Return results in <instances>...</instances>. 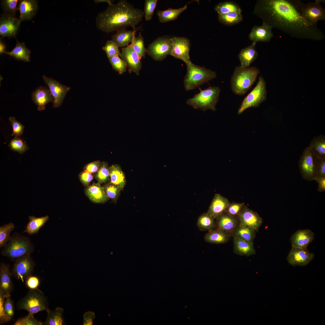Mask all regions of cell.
Wrapping results in <instances>:
<instances>
[{"label":"cell","instance_id":"6da1fadb","mask_svg":"<svg viewBox=\"0 0 325 325\" xmlns=\"http://www.w3.org/2000/svg\"><path fill=\"white\" fill-rule=\"evenodd\" d=\"M299 0H258L253 13L263 22L292 38L320 41L325 36L317 25L309 23L302 11Z\"/></svg>","mask_w":325,"mask_h":325},{"label":"cell","instance_id":"7a4b0ae2","mask_svg":"<svg viewBox=\"0 0 325 325\" xmlns=\"http://www.w3.org/2000/svg\"><path fill=\"white\" fill-rule=\"evenodd\" d=\"M144 16L143 10L134 8L126 0H121L108 5L105 11L98 13L96 24L99 29L106 33L125 29L127 26L135 30Z\"/></svg>","mask_w":325,"mask_h":325},{"label":"cell","instance_id":"3957f363","mask_svg":"<svg viewBox=\"0 0 325 325\" xmlns=\"http://www.w3.org/2000/svg\"><path fill=\"white\" fill-rule=\"evenodd\" d=\"M259 73V69L255 66L244 68L236 67L231 80L232 91L239 95L245 94L255 81Z\"/></svg>","mask_w":325,"mask_h":325},{"label":"cell","instance_id":"277c9868","mask_svg":"<svg viewBox=\"0 0 325 325\" xmlns=\"http://www.w3.org/2000/svg\"><path fill=\"white\" fill-rule=\"evenodd\" d=\"M187 72L184 80L185 90L189 91L195 89L201 85L217 77L216 72L193 63L191 61L186 64Z\"/></svg>","mask_w":325,"mask_h":325},{"label":"cell","instance_id":"5b68a950","mask_svg":"<svg viewBox=\"0 0 325 325\" xmlns=\"http://www.w3.org/2000/svg\"><path fill=\"white\" fill-rule=\"evenodd\" d=\"M34 250V246L29 238L15 233L11 236L10 241L4 247L1 253L11 259L16 260L25 255H30Z\"/></svg>","mask_w":325,"mask_h":325},{"label":"cell","instance_id":"8992f818","mask_svg":"<svg viewBox=\"0 0 325 325\" xmlns=\"http://www.w3.org/2000/svg\"><path fill=\"white\" fill-rule=\"evenodd\" d=\"M200 92L193 97L188 99L186 101L188 105L195 109H200L204 111L210 110H216V106L221 91L218 86H210L202 90L199 88Z\"/></svg>","mask_w":325,"mask_h":325},{"label":"cell","instance_id":"52a82bcc","mask_svg":"<svg viewBox=\"0 0 325 325\" xmlns=\"http://www.w3.org/2000/svg\"><path fill=\"white\" fill-rule=\"evenodd\" d=\"M17 307L18 310H26L34 315L48 308L47 298L38 288L29 289L26 295L18 302Z\"/></svg>","mask_w":325,"mask_h":325},{"label":"cell","instance_id":"ba28073f","mask_svg":"<svg viewBox=\"0 0 325 325\" xmlns=\"http://www.w3.org/2000/svg\"><path fill=\"white\" fill-rule=\"evenodd\" d=\"M267 98L266 83L263 78L260 76L254 89L244 98L238 111V114L242 113L250 107H257Z\"/></svg>","mask_w":325,"mask_h":325},{"label":"cell","instance_id":"9c48e42d","mask_svg":"<svg viewBox=\"0 0 325 325\" xmlns=\"http://www.w3.org/2000/svg\"><path fill=\"white\" fill-rule=\"evenodd\" d=\"M318 159L309 147L304 149L299 162V170L303 178L312 181L317 177Z\"/></svg>","mask_w":325,"mask_h":325},{"label":"cell","instance_id":"30bf717a","mask_svg":"<svg viewBox=\"0 0 325 325\" xmlns=\"http://www.w3.org/2000/svg\"><path fill=\"white\" fill-rule=\"evenodd\" d=\"M172 46L171 38L166 36L158 37L150 44L146 52L154 60L162 61L170 55Z\"/></svg>","mask_w":325,"mask_h":325},{"label":"cell","instance_id":"8fae6325","mask_svg":"<svg viewBox=\"0 0 325 325\" xmlns=\"http://www.w3.org/2000/svg\"><path fill=\"white\" fill-rule=\"evenodd\" d=\"M35 266L30 255L19 258L16 260L11 271L12 276L23 282L27 277L32 275Z\"/></svg>","mask_w":325,"mask_h":325},{"label":"cell","instance_id":"7c38bea8","mask_svg":"<svg viewBox=\"0 0 325 325\" xmlns=\"http://www.w3.org/2000/svg\"><path fill=\"white\" fill-rule=\"evenodd\" d=\"M324 0H315L314 2L303 3L302 11L305 19L310 24L317 25V22L325 20V10L320 5Z\"/></svg>","mask_w":325,"mask_h":325},{"label":"cell","instance_id":"4fadbf2b","mask_svg":"<svg viewBox=\"0 0 325 325\" xmlns=\"http://www.w3.org/2000/svg\"><path fill=\"white\" fill-rule=\"evenodd\" d=\"M171 39L172 46L169 55L181 60L185 64L191 61L189 56L190 40L186 37L177 36L172 37Z\"/></svg>","mask_w":325,"mask_h":325},{"label":"cell","instance_id":"5bb4252c","mask_svg":"<svg viewBox=\"0 0 325 325\" xmlns=\"http://www.w3.org/2000/svg\"><path fill=\"white\" fill-rule=\"evenodd\" d=\"M42 77L54 97V107H60L62 105L67 93L70 90V88L63 85L54 79L48 77L45 75H43Z\"/></svg>","mask_w":325,"mask_h":325},{"label":"cell","instance_id":"9a60e30c","mask_svg":"<svg viewBox=\"0 0 325 325\" xmlns=\"http://www.w3.org/2000/svg\"><path fill=\"white\" fill-rule=\"evenodd\" d=\"M21 21L15 16L3 14L0 19V35L2 37H15Z\"/></svg>","mask_w":325,"mask_h":325},{"label":"cell","instance_id":"2e32d148","mask_svg":"<svg viewBox=\"0 0 325 325\" xmlns=\"http://www.w3.org/2000/svg\"><path fill=\"white\" fill-rule=\"evenodd\" d=\"M122 52L119 55L125 62L129 73L133 72L138 75L142 67L141 58L134 50L131 43L122 48Z\"/></svg>","mask_w":325,"mask_h":325},{"label":"cell","instance_id":"e0dca14e","mask_svg":"<svg viewBox=\"0 0 325 325\" xmlns=\"http://www.w3.org/2000/svg\"><path fill=\"white\" fill-rule=\"evenodd\" d=\"M314 254L307 249L292 247L287 257L288 263L293 266H305L314 258Z\"/></svg>","mask_w":325,"mask_h":325},{"label":"cell","instance_id":"ac0fdd59","mask_svg":"<svg viewBox=\"0 0 325 325\" xmlns=\"http://www.w3.org/2000/svg\"><path fill=\"white\" fill-rule=\"evenodd\" d=\"M240 225L250 227L258 231L262 222V218L247 206L243 207L239 215Z\"/></svg>","mask_w":325,"mask_h":325},{"label":"cell","instance_id":"d6986e66","mask_svg":"<svg viewBox=\"0 0 325 325\" xmlns=\"http://www.w3.org/2000/svg\"><path fill=\"white\" fill-rule=\"evenodd\" d=\"M14 308L11 295H6L0 290V323L8 322L14 317Z\"/></svg>","mask_w":325,"mask_h":325},{"label":"cell","instance_id":"ffe728a7","mask_svg":"<svg viewBox=\"0 0 325 325\" xmlns=\"http://www.w3.org/2000/svg\"><path fill=\"white\" fill-rule=\"evenodd\" d=\"M32 98L37 106L39 111L45 110V106L48 103L54 101V98L49 88L43 86H40L32 92Z\"/></svg>","mask_w":325,"mask_h":325},{"label":"cell","instance_id":"44dd1931","mask_svg":"<svg viewBox=\"0 0 325 325\" xmlns=\"http://www.w3.org/2000/svg\"><path fill=\"white\" fill-rule=\"evenodd\" d=\"M273 28L268 24L263 22L262 25L254 26L249 33V39L252 42H268L274 36L272 29Z\"/></svg>","mask_w":325,"mask_h":325},{"label":"cell","instance_id":"7402d4cb","mask_svg":"<svg viewBox=\"0 0 325 325\" xmlns=\"http://www.w3.org/2000/svg\"><path fill=\"white\" fill-rule=\"evenodd\" d=\"M314 238V233L309 229L298 230L294 233L290 238L292 247L307 249Z\"/></svg>","mask_w":325,"mask_h":325},{"label":"cell","instance_id":"603a6c76","mask_svg":"<svg viewBox=\"0 0 325 325\" xmlns=\"http://www.w3.org/2000/svg\"><path fill=\"white\" fill-rule=\"evenodd\" d=\"M18 10L21 22L31 20L35 15L38 8V1L35 0H18Z\"/></svg>","mask_w":325,"mask_h":325},{"label":"cell","instance_id":"cb8c5ba5","mask_svg":"<svg viewBox=\"0 0 325 325\" xmlns=\"http://www.w3.org/2000/svg\"><path fill=\"white\" fill-rule=\"evenodd\" d=\"M228 199L218 193L216 194L208 209L207 213L214 218L224 214L229 204Z\"/></svg>","mask_w":325,"mask_h":325},{"label":"cell","instance_id":"d4e9b609","mask_svg":"<svg viewBox=\"0 0 325 325\" xmlns=\"http://www.w3.org/2000/svg\"><path fill=\"white\" fill-rule=\"evenodd\" d=\"M85 195L92 202L97 203H103L109 198L104 192V188L100 184L94 182L85 189Z\"/></svg>","mask_w":325,"mask_h":325},{"label":"cell","instance_id":"484cf974","mask_svg":"<svg viewBox=\"0 0 325 325\" xmlns=\"http://www.w3.org/2000/svg\"><path fill=\"white\" fill-rule=\"evenodd\" d=\"M10 265L1 263L0 265V290L6 295L10 294L13 289V285Z\"/></svg>","mask_w":325,"mask_h":325},{"label":"cell","instance_id":"4316f807","mask_svg":"<svg viewBox=\"0 0 325 325\" xmlns=\"http://www.w3.org/2000/svg\"><path fill=\"white\" fill-rule=\"evenodd\" d=\"M256 43L252 42L249 46L242 49L240 52L238 57L242 68L249 67L257 58L258 53L256 50Z\"/></svg>","mask_w":325,"mask_h":325},{"label":"cell","instance_id":"83f0119b","mask_svg":"<svg viewBox=\"0 0 325 325\" xmlns=\"http://www.w3.org/2000/svg\"><path fill=\"white\" fill-rule=\"evenodd\" d=\"M234 252L237 255L249 256L256 253L253 243L234 237Z\"/></svg>","mask_w":325,"mask_h":325},{"label":"cell","instance_id":"f1b7e54d","mask_svg":"<svg viewBox=\"0 0 325 325\" xmlns=\"http://www.w3.org/2000/svg\"><path fill=\"white\" fill-rule=\"evenodd\" d=\"M137 30V29L128 30L123 29L118 30L112 36L111 40L118 47L127 46L132 42Z\"/></svg>","mask_w":325,"mask_h":325},{"label":"cell","instance_id":"f546056e","mask_svg":"<svg viewBox=\"0 0 325 325\" xmlns=\"http://www.w3.org/2000/svg\"><path fill=\"white\" fill-rule=\"evenodd\" d=\"M16 46L10 52L5 51L4 53L9 55L15 59L25 62L30 61V50L28 49L23 42H19L17 40Z\"/></svg>","mask_w":325,"mask_h":325},{"label":"cell","instance_id":"4dcf8cb0","mask_svg":"<svg viewBox=\"0 0 325 325\" xmlns=\"http://www.w3.org/2000/svg\"><path fill=\"white\" fill-rule=\"evenodd\" d=\"M229 233L219 228L210 230L205 236L206 242L211 243L220 244L227 243L229 239Z\"/></svg>","mask_w":325,"mask_h":325},{"label":"cell","instance_id":"1f68e13d","mask_svg":"<svg viewBox=\"0 0 325 325\" xmlns=\"http://www.w3.org/2000/svg\"><path fill=\"white\" fill-rule=\"evenodd\" d=\"M110 182L115 185L122 190L126 184L124 173L118 165H113L110 167Z\"/></svg>","mask_w":325,"mask_h":325},{"label":"cell","instance_id":"d6a6232c","mask_svg":"<svg viewBox=\"0 0 325 325\" xmlns=\"http://www.w3.org/2000/svg\"><path fill=\"white\" fill-rule=\"evenodd\" d=\"M29 221L23 232L27 233L29 235L37 234L49 219L48 215L40 217L33 216H29Z\"/></svg>","mask_w":325,"mask_h":325},{"label":"cell","instance_id":"836d02e7","mask_svg":"<svg viewBox=\"0 0 325 325\" xmlns=\"http://www.w3.org/2000/svg\"><path fill=\"white\" fill-rule=\"evenodd\" d=\"M187 8L186 5L178 9L168 8L165 10H158L157 14L159 21L161 23H165L176 19Z\"/></svg>","mask_w":325,"mask_h":325},{"label":"cell","instance_id":"e575fe53","mask_svg":"<svg viewBox=\"0 0 325 325\" xmlns=\"http://www.w3.org/2000/svg\"><path fill=\"white\" fill-rule=\"evenodd\" d=\"M47 317L44 324L45 325H65L63 317V309L58 307L54 311H51L48 308L46 311Z\"/></svg>","mask_w":325,"mask_h":325},{"label":"cell","instance_id":"d590c367","mask_svg":"<svg viewBox=\"0 0 325 325\" xmlns=\"http://www.w3.org/2000/svg\"><path fill=\"white\" fill-rule=\"evenodd\" d=\"M313 153L319 159L325 158V137L320 135L314 137L308 146Z\"/></svg>","mask_w":325,"mask_h":325},{"label":"cell","instance_id":"8d00e7d4","mask_svg":"<svg viewBox=\"0 0 325 325\" xmlns=\"http://www.w3.org/2000/svg\"><path fill=\"white\" fill-rule=\"evenodd\" d=\"M218 228L229 233L233 232L237 226L236 219L228 214H223L218 218Z\"/></svg>","mask_w":325,"mask_h":325},{"label":"cell","instance_id":"74e56055","mask_svg":"<svg viewBox=\"0 0 325 325\" xmlns=\"http://www.w3.org/2000/svg\"><path fill=\"white\" fill-rule=\"evenodd\" d=\"M256 231L247 226L240 224L233 232L234 237L253 243Z\"/></svg>","mask_w":325,"mask_h":325},{"label":"cell","instance_id":"f35d334b","mask_svg":"<svg viewBox=\"0 0 325 325\" xmlns=\"http://www.w3.org/2000/svg\"><path fill=\"white\" fill-rule=\"evenodd\" d=\"M215 10L218 14H224L231 12L242 13V10L235 2L226 1L220 2L215 7Z\"/></svg>","mask_w":325,"mask_h":325},{"label":"cell","instance_id":"ab89813d","mask_svg":"<svg viewBox=\"0 0 325 325\" xmlns=\"http://www.w3.org/2000/svg\"><path fill=\"white\" fill-rule=\"evenodd\" d=\"M218 21L223 24L231 26L237 24L243 20L242 13L231 12L224 14H218Z\"/></svg>","mask_w":325,"mask_h":325},{"label":"cell","instance_id":"60d3db41","mask_svg":"<svg viewBox=\"0 0 325 325\" xmlns=\"http://www.w3.org/2000/svg\"><path fill=\"white\" fill-rule=\"evenodd\" d=\"M15 226L12 223H10L0 227V248L4 247L10 241V234Z\"/></svg>","mask_w":325,"mask_h":325},{"label":"cell","instance_id":"b9f144b4","mask_svg":"<svg viewBox=\"0 0 325 325\" xmlns=\"http://www.w3.org/2000/svg\"><path fill=\"white\" fill-rule=\"evenodd\" d=\"M215 225L214 218L207 213L201 215L197 222L198 228L202 231L211 230Z\"/></svg>","mask_w":325,"mask_h":325},{"label":"cell","instance_id":"7bdbcfd3","mask_svg":"<svg viewBox=\"0 0 325 325\" xmlns=\"http://www.w3.org/2000/svg\"><path fill=\"white\" fill-rule=\"evenodd\" d=\"M95 178L100 184L107 182L110 180V169L107 163L101 162L100 167L95 173Z\"/></svg>","mask_w":325,"mask_h":325},{"label":"cell","instance_id":"ee69618b","mask_svg":"<svg viewBox=\"0 0 325 325\" xmlns=\"http://www.w3.org/2000/svg\"><path fill=\"white\" fill-rule=\"evenodd\" d=\"M131 44L133 49L141 59L145 57L146 53V49L144 45V38L140 32L138 36L135 37Z\"/></svg>","mask_w":325,"mask_h":325},{"label":"cell","instance_id":"f6af8a7d","mask_svg":"<svg viewBox=\"0 0 325 325\" xmlns=\"http://www.w3.org/2000/svg\"><path fill=\"white\" fill-rule=\"evenodd\" d=\"M9 146L12 150L20 154H22L29 149L26 141L19 137H15L11 140Z\"/></svg>","mask_w":325,"mask_h":325},{"label":"cell","instance_id":"bcb514c9","mask_svg":"<svg viewBox=\"0 0 325 325\" xmlns=\"http://www.w3.org/2000/svg\"><path fill=\"white\" fill-rule=\"evenodd\" d=\"M108 59L113 68L120 74L126 71L127 66L125 62L120 58L119 55L109 57Z\"/></svg>","mask_w":325,"mask_h":325},{"label":"cell","instance_id":"7dc6e473","mask_svg":"<svg viewBox=\"0 0 325 325\" xmlns=\"http://www.w3.org/2000/svg\"><path fill=\"white\" fill-rule=\"evenodd\" d=\"M18 0H3L1 1L2 7L4 14L15 16L18 8L17 5Z\"/></svg>","mask_w":325,"mask_h":325},{"label":"cell","instance_id":"c3c4849f","mask_svg":"<svg viewBox=\"0 0 325 325\" xmlns=\"http://www.w3.org/2000/svg\"><path fill=\"white\" fill-rule=\"evenodd\" d=\"M104 188V192L107 196L116 203L121 190L120 188L110 182Z\"/></svg>","mask_w":325,"mask_h":325},{"label":"cell","instance_id":"681fc988","mask_svg":"<svg viewBox=\"0 0 325 325\" xmlns=\"http://www.w3.org/2000/svg\"><path fill=\"white\" fill-rule=\"evenodd\" d=\"M157 0H145L144 8V16L146 21L151 20L158 2Z\"/></svg>","mask_w":325,"mask_h":325},{"label":"cell","instance_id":"f907efd6","mask_svg":"<svg viewBox=\"0 0 325 325\" xmlns=\"http://www.w3.org/2000/svg\"><path fill=\"white\" fill-rule=\"evenodd\" d=\"M44 323L41 322L34 317V315L29 313L27 315L18 319L13 324L14 325H42Z\"/></svg>","mask_w":325,"mask_h":325},{"label":"cell","instance_id":"816d5d0a","mask_svg":"<svg viewBox=\"0 0 325 325\" xmlns=\"http://www.w3.org/2000/svg\"><path fill=\"white\" fill-rule=\"evenodd\" d=\"M9 120L13 128V132L11 135L15 137H20L23 133L24 126L17 120L14 117H9Z\"/></svg>","mask_w":325,"mask_h":325},{"label":"cell","instance_id":"f5cc1de1","mask_svg":"<svg viewBox=\"0 0 325 325\" xmlns=\"http://www.w3.org/2000/svg\"><path fill=\"white\" fill-rule=\"evenodd\" d=\"M118 47L111 40H107L105 45L102 49L105 52L108 57L115 55H119L120 53Z\"/></svg>","mask_w":325,"mask_h":325},{"label":"cell","instance_id":"db71d44e","mask_svg":"<svg viewBox=\"0 0 325 325\" xmlns=\"http://www.w3.org/2000/svg\"><path fill=\"white\" fill-rule=\"evenodd\" d=\"M244 204L243 203L229 204L226 210L227 214L234 217L239 215L243 207Z\"/></svg>","mask_w":325,"mask_h":325},{"label":"cell","instance_id":"11a10c76","mask_svg":"<svg viewBox=\"0 0 325 325\" xmlns=\"http://www.w3.org/2000/svg\"><path fill=\"white\" fill-rule=\"evenodd\" d=\"M25 284L29 289H38L40 286V281L37 277L31 275L25 280Z\"/></svg>","mask_w":325,"mask_h":325},{"label":"cell","instance_id":"9f6ffc18","mask_svg":"<svg viewBox=\"0 0 325 325\" xmlns=\"http://www.w3.org/2000/svg\"><path fill=\"white\" fill-rule=\"evenodd\" d=\"M94 177L93 174L85 171L81 172L79 175L80 181L83 185L86 187L89 186L93 179Z\"/></svg>","mask_w":325,"mask_h":325},{"label":"cell","instance_id":"6f0895ef","mask_svg":"<svg viewBox=\"0 0 325 325\" xmlns=\"http://www.w3.org/2000/svg\"><path fill=\"white\" fill-rule=\"evenodd\" d=\"M101 162L99 160L94 161L86 165L84 168V171L92 174L96 173L98 170Z\"/></svg>","mask_w":325,"mask_h":325},{"label":"cell","instance_id":"680465c9","mask_svg":"<svg viewBox=\"0 0 325 325\" xmlns=\"http://www.w3.org/2000/svg\"><path fill=\"white\" fill-rule=\"evenodd\" d=\"M95 317V313L91 311L85 312L83 316V325H92L94 324L93 320Z\"/></svg>","mask_w":325,"mask_h":325},{"label":"cell","instance_id":"91938a15","mask_svg":"<svg viewBox=\"0 0 325 325\" xmlns=\"http://www.w3.org/2000/svg\"><path fill=\"white\" fill-rule=\"evenodd\" d=\"M317 177L325 178V158L318 159Z\"/></svg>","mask_w":325,"mask_h":325},{"label":"cell","instance_id":"94428289","mask_svg":"<svg viewBox=\"0 0 325 325\" xmlns=\"http://www.w3.org/2000/svg\"><path fill=\"white\" fill-rule=\"evenodd\" d=\"M318 183V190L320 192L325 191V178L316 177L314 179Z\"/></svg>","mask_w":325,"mask_h":325},{"label":"cell","instance_id":"6125c7cd","mask_svg":"<svg viewBox=\"0 0 325 325\" xmlns=\"http://www.w3.org/2000/svg\"><path fill=\"white\" fill-rule=\"evenodd\" d=\"M93 1L96 4L102 2H106L108 3V5L111 4L114 2V1L112 0H94Z\"/></svg>","mask_w":325,"mask_h":325},{"label":"cell","instance_id":"be15d7a7","mask_svg":"<svg viewBox=\"0 0 325 325\" xmlns=\"http://www.w3.org/2000/svg\"><path fill=\"white\" fill-rule=\"evenodd\" d=\"M5 46L2 43V42L0 40V53H4V52L5 51L4 50Z\"/></svg>","mask_w":325,"mask_h":325}]
</instances>
